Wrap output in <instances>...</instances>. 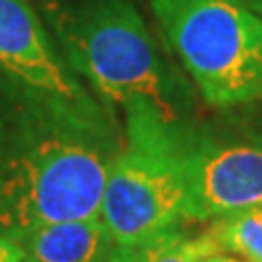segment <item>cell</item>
<instances>
[{"mask_svg": "<svg viewBox=\"0 0 262 262\" xmlns=\"http://www.w3.org/2000/svg\"><path fill=\"white\" fill-rule=\"evenodd\" d=\"M120 144L90 94L57 96L0 72V234L101 216Z\"/></svg>", "mask_w": 262, "mask_h": 262, "instance_id": "1", "label": "cell"}, {"mask_svg": "<svg viewBox=\"0 0 262 262\" xmlns=\"http://www.w3.org/2000/svg\"><path fill=\"white\" fill-rule=\"evenodd\" d=\"M37 13L75 75L105 101H146L179 122L175 79L131 0H37Z\"/></svg>", "mask_w": 262, "mask_h": 262, "instance_id": "2", "label": "cell"}, {"mask_svg": "<svg viewBox=\"0 0 262 262\" xmlns=\"http://www.w3.org/2000/svg\"><path fill=\"white\" fill-rule=\"evenodd\" d=\"M122 144L105 182L101 219L116 247H140L188 223V149L177 120L146 101H129Z\"/></svg>", "mask_w": 262, "mask_h": 262, "instance_id": "3", "label": "cell"}, {"mask_svg": "<svg viewBox=\"0 0 262 262\" xmlns=\"http://www.w3.org/2000/svg\"><path fill=\"white\" fill-rule=\"evenodd\" d=\"M151 9L206 103L262 98V18L245 0H151Z\"/></svg>", "mask_w": 262, "mask_h": 262, "instance_id": "4", "label": "cell"}, {"mask_svg": "<svg viewBox=\"0 0 262 262\" xmlns=\"http://www.w3.org/2000/svg\"><path fill=\"white\" fill-rule=\"evenodd\" d=\"M188 194V223L262 208V144L190 138Z\"/></svg>", "mask_w": 262, "mask_h": 262, "instance_id": "5", "label": "cell"}, {"mask_svg": "<svg viewBox=\"0 0 262 262\" xmlns=\"http://www.w3.org/2000/svg\"><path fill=\"white\" fill-rule=\"evenodd\" d=\"M0 72L57 96L88 94L29 0H0Z\"/></svg>", "mask_w": 262, "mask_h": 262, "instance_id": "6", "label": "cell"}, {"mask_svg": "<svg viewBox=\"0 0 262 262\" xmlns=\"http://www.w3.org/2000/svg\"><path fill=\"white\" fill-rule=\"evenodd\" d=\"M11 241L27 262H110L118 249L101 216L39 225Z\"/></svg>", "mask_w": 262, "mask_h": 262, "instance_id": "7", "label": "cell"}, {"mask_svg": "<svg viewBox=\"0 0 262 262\" xmlns=\"http://www.w3.org/2000/svg\"><path fill=\"white\" fill-rule=\"evenodd\" d=\"M208 234L219 251H229L247 262H262V208L241 210L210 221Z\"/></svg>", "mask_w": 262, "mask_h": 262, "instance_id": "8", "label": "cell"}, {"mask_svg": "<svg viewBox=\"0 0 262 262\" xmlns=\"http://www.w3.org/2000/svg\"><path fill=\"white\" fill-rule=\"evenodd\" d=\"M219 251L208 229L199 234H188L184 229L173 227L160 232L140 247H136L138 262H203L210 253Z\"/></svg>", "mask_w": 262, "mask_h": 262, "instance_id": "9", "label": "cell"}, {"mask_svg": "<svg viewBox=\"0 0 262 262\" xmlns=\"http://www.w3.org/2000/svg\"><path fill=\"white\" fill-rule=\"evenodd\" d=\"M0 262H27L24 251L3 234H0Z\"/></svg>", "mask_w": 262, "mask_h": 262, "instance_id": "10", "label": "cell"}, {"mask_svg": "<svg viewBox=\"0 0 262 262\" xmlns=\"http://www.w3.org/2000/svg\"><path fill=\"white\" fill-rule=\"evenodd\" d=\"M203 262H247V260L236 256V253H229V251H214V253H210L208 258H203Z\"/></svg>", "mask_w": 262, "mask_h": 262, "instance_id": "11", "label": "cell"}, {"mask_svg": "<svg viewBox=\"0 0 262 262\" xmlns=\"http://www.w3.org/2000/svg\"><path fill=\"white\" fill-rule=\"evenodd\" d=\"M110 262H138L136 260V249L131 247H118L116 251H114V256Z\"/></svg>", "mask_w": 262, "mask_h": 262, "instance_id": "12", "label": "cell"}, {"mask_svg": "<svg viewBox=\"0 0 262 262\" xmlns=\"http://www.w3.org/2000/svg\"><path fill=\"white\" fill-rule=\"evenodd\" d=\"M245 3L249 5V9H251L253 13H258L260 18H262V0H245Z\"/></svg>", "mask_w": 262, "mask_h": 262, "instance_id": "13", "label": "cell"}]
</instances>
